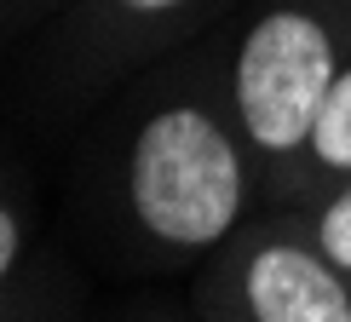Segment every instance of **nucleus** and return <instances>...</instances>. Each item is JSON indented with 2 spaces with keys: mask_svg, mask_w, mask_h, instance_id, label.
Returning a JSON list of instances; mask_svg holds the SVG:
<instances>
[{
  "mask_svg": "<svg viewBox=\"0 0 351 322\" xmlns=\"http://www.w3.org/2000/svg\"><path fill=\"white\" fill-rule=\"evenodd\" d=\"M237 322H351V276H340L300 236L294 219L265 225L225 259Z\"/></svg>",
  "mask_w": 351,
  "mask_h": 322,
  "instance_id": "obj_3",
  "label": "nucleus"
},
{
  "mask_svg": "<svg viewBox=\"0 0 351 322\" xmlns=\"http://www.w3.org/2000/svg\"><path fill=\"white\" fill-rule=\"evenodd\" d=\"M254 161L230 115L202 98L156 104L121 156V219L162 259L219 253L247 225Z\"/></svg>",
  "mask_w": 351,
  "mask_h": 322,
  "instance_id": "obj_1",
  "label": "nucleus"
},
{
  "mask_svg": "<svg viewBox=\"0 0 351 322\" xmlns=\"http://www.w3.org/2000/svg\"><path fill=\"white\" fill-rule=\"evenodd\" d=\"M288 219L300 225V236L311 242L334 271L351 276V173L334 179L328 190H317V196L305 201V208H294Z\"/></svg>",
  "mask_w": 351,
  "mask_h": 322,
  "instance_id": "obj_5",
  "label": "nucleus"
},
{
  "mask_svg": "<svg viewBox=\"0 0 351 322\" xmlns=\"http://www.w3.org/2000/svg\"><path fill=\"white\" fill-rule=\"evenodd\" d=\"M351 173V58L340 64V75H334L323 110H317V127H311V144H305V161H300V201L317 196V190H328L334 179H346ZM288 208V213H294Z\"/></svg>",
  "mask_w": 351,
  "mask_h": 322,
  "instance_id": "obj_4",
  "label": "nucleus"
},
{
  "mask_svg": "<svg viewBox=\"0 0 351 322\" xmlns=\"http://www.w3.org/2000/svg\"><path fill=\"white\" fill-rule=\"evenodd\" d=\"M346 58L351 0H265L237 35L225 98L276 213L300 201V161Z\"/></svg>",
  "mask_w": 351,
  "mask_h": 322,
  "instance_id": "obj_2",
  "label": "nucleus"
},
{
  "mask_svg": "<svg viewBox=\"0 0 351 322\" xmlns=\"http://www.w3.org/2000/svg\"><path fill=\"white\" fill-rule=\"evenodd\" d=\"M208 0H98V18L110 23V35L121 40H150V35H173L184 29Z\"/></svg>",
  "mask_w": 351,
  "mask_h": 322,
  "instance_id": "obj_6",
  "label": "nucleus"
},
{
  "mask_svg": "<svg viewBox=\"0 0 351 322\" xmlns=\"http://www.w3.org/2000/svg\"><path fill=\"white\" fill-rule=\"evenodd\" d=\"M23 259V213L12 208L6 196H0V288L12 282V271H18Z\"/></svg>",
  "mask_w": 351,
  "mask_h": 322,
  "instance_id": "obj_7",
  "label": "nucleus"
}]
</instances>
